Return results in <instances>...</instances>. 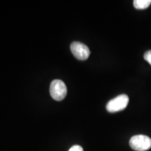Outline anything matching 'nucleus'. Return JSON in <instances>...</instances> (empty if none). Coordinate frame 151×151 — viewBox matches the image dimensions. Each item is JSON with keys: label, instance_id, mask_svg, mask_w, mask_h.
Here are the masks:
<instances>
[{"label": "nucleus", "instance_id": "obj_6", "mask_svg": "<svg viewBox=\"0 0 151 151\" xmlns=\"http://www.w3.org/2000/svg\"><path fill=\"white\" fill-rule=\"evenodd\" d=\"M144 59L151 65V50H148L144 53Z\"/></svg>", "mask_w": 151, "mask_h": 151}, {"label": "nucleus", "instance_id": "obj_4", "mask_svg": "<svg viewBox=\"0 0 151 151\" xmlns=\"http://www.w3.org/2000/svg\"><path fill=\"white\" fill-rule=\"evenodd\" d=\"M71 51L76 59L79 60H86L90 55V49L84 43L74 41L70 46Z\"/></svg>", "mask_w": 151, "mask_h": 151}, {"label": "nucleus", "instance_id": "obj_2", "mask_svg": "<svg viewBox=\"0 0 151 151\" xmlns=\"http://www.w3.org/2000/svg\"><path fill=\"white\" fill-rule=\"evenodd\" d=\"M129 103V97L127 94H120L110 100L106 104V110L110 113H116L124 110Z\"/></svg>", "mask_w": 151, "mask_h": 151}, {"label": "nucleus", "instance_id": "obj_5", "mask_svg": "<svg viewBox=\"0 0 151 151\" xmlns=\"http://www.w3.org/2000/svg\"><path fill=\"white\" fill-rule=\"evenodd\" d=\"M133 4L137 9H146L151 4V0H134Z\"/></svg>", "mask_w": 151, "mask_h": 151}, {"label": "nucleus", "instance_id": "obj_1", "mask_svg": "<svg viewBox=\"0 0 151 151\" xmlns=\"http://www.w3.org/2000/svg\"><path fill=\"white\" fill-rule=\"evenodd\" d=\"M129 146L134 150L146 151L151 148V139L146 135H136L129 140Z\"/></svg>", "mask_w": 151, "mask_h": 151}, {"label": "nucleus", "instance_id": "obj_3", "mask_svg": "<svg viewBox=\"0 0 151 151\" xmlns=\"http://www.w3.org/2000/svg\"><path fill=\"white\" fill-rule=\"evenodd\" d=\"M67 93V86L61 80L52 81L50 86V94L52 98L56 101H62L65 99Z\"/></svg>", "mask_w": 151, "mask_h": 151}, {"label": "nucleus", "instance_id": "obj_7", "mask_svg": "<svg viewBox=\"0 0 151 151\" xmlns=\"http://www.w3.org/2000/svg\"><path fill=\"white\" fill-rule=\"evenodd\" d=\"M69 151H83V149L81 146H78V145H75V146L71 147Z\"/></svg>", "mask_w": 151, "mask_h": 151}]
</instances>
